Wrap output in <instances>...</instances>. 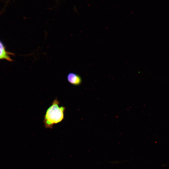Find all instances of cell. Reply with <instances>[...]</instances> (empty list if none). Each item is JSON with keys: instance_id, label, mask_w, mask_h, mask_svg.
<instances>
[{"instance_id": "obj_4", "label": "cell", "mask_w": 169, "mask_h": 169, "mask_svg": "<svg viewBox=\"0 0 169 169\" xmlns=\"http://www.w3.org/2000/svg\"><path fill=\"white\" fill-rule=\"evenodd\" d=\"M9 1H10V0H7V1L6 2L4 8H3V9H4L5 8V7H6V5L8 4V2H9Z\"/></svg>"}, {"instance_id": "obj_3", "label": "cell", "mask_w": 169, "mask_h": 169, "mask_svg": "<svg viewBox=\"0 0 169 169\" xmlns=\"http://www.w3.org/2000/svg\"><path fill=\"white\" fill-rule=\"evenodd\" d=\"M9 53L7 52L5 49V48L0 41V59H5L9 61H11L12 60L10 58Z\"/></svg>"}, {"instance_id": "obj_2", "label": "cell", "mask_w": 169, "mask_h": 169, "mask_svg": "<svg viewBox=\"0 0 169 169\" xmlns=\"http://www.w3.org/2000/svg\"><path fill=\"white\" fill-rule=\"evenodd\" d=\"M68 82L74 85H79L82 83L81 77L79 74L74 72H70L67 76Z\"/></svg>"}, {"instance_id": "obj_1", "label": "cell", "mask_w": 169, "mask_h": 169, "mask_svg": "<svg viewBox=\"0 0 169 169\" xmlns=\"http://www.w3.org/2000/svg\"><path fill=\"white\" fill-rule=\"evenodd\" d=\"M59 104L56 98L47 110L43 120L45 128L52 129L54 125L61 122L64 120L65 107L59 106Z\"/></svg>"}]
</instances>
